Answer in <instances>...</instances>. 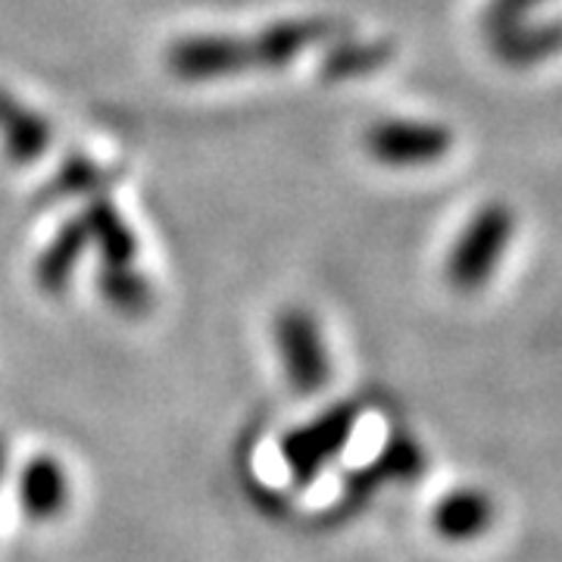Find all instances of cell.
Instances as JSON below:
<instances>
[{
  "instance_id": "obj_1",
  "label": "cell",
  "mask_w": 562,
  "mask_h": 562,
  "mask_svg": "<svg viewBox=\"0 0 562 562\" xmlns=\"http://www.w3.org/2000/svg\"><path fill=\"white\" fill-rule=\"evenodd\" d=\"M344 25L328 16H303L266 25L254 35H188L166 50V69L181 81L232 79L244 72L284 69L301 54L341 38Z\"/></svg>"
},
{
  "instance_id": "obj_2",
  "label": "cell",
  "mask_w": 562,
  "mask_h": 562,
  "mask_svg": "<svg viewBox=\"0 0 562 562\" xmlns=\"http://www.w3.org/2000/svg\"><path fill=\"white\" fill-rule=\"evenodd\" d=\"M516 238V210L506 201L482 203L460 228L443 260V281L457 294H479L497 276Z\"/></svg>"
},
{
  "instance_id": "obj_3",
  "label": "cell",
  "mask_w": 562,
  "mask_h": 562,
  "mask_svg": "<svg viewBox=\"0 0 562 562\" xmlns=\"http://www.w3.org/2000/svg\"><path fill=\"white\" fill-rule=\"evenodd\" d=\"M272 341L294 394L316 397L328 387L335 366L319 319L306 306H284L272 322Z\"/></svg>"
},
{
  "instance_id": "obj_4",
  "label": "cell",
  "mask_w": 562,
  "mask_h": 562,
  "mask_svg": "<svg viewBox=\"0 0 562 562\" xmlns=\"http://www.w3.org/2000/svg\"><path fill=\"white\" fill-rule=\"evenodd\" d=\"M357 419H360L357 403H335L316 419L291 428L279 443V453L291 482L297 487L316 482L322 472L331 465V460L341 457V450L350 441L353 428H357Z\"/></svg>"
},
{
  "instance_id": "obj_5",
  "label": "cell",
  "mask_w": 562,
  "mask_h": 562,
  "mask_svg": "<svg viewBox=\"0 0 562 562\" xmlns=\"http://www.w3.org/2000/svg\"><path fill=\"white\" fill-rule=\"evenodd\" d=\"M362 147L384 169H425L453 150V132L431 120H382L366 128Z\"/></svg>"
},
{
  "instance_id": "obj_6",
  "label": "cell",
  "mask_w": 562,
  "mask_h": 562,
  "mask_svg": "<svg viewBox=\"0 0 562 562\" xmlns=\"http://www.w3.org/2000/svg\"><path fill=\"white\" fill-rule=\"evenodd\" d=\"M497 525H501V501L487 484H453L431 506V531L453 547L482 543Z\"/></svg>"
},
{
  "instance_id": "obj_7",
  "label": "cell",
  "mask_w": 562,
  "mask_h": 562,
  "mask_svg": "<svg viewBox=\"0 0 562 562\" xmlns=\"http://www.w3.org/2000/svg\"><path fill=\"white\" fill-rule=\"evenodd\" d=\"M487 47L494 60L509 69H535L562 54V22H516L487 32Z\"/></svg>"
},
{
  "instance_id": "obj_8",
  "label": "cell",
  "mask_w": 562,
  "mask_h": 562,
  "mask_svg": "<svg viewBox=\"0 0 562 562\" xmlns=\"http://www.w3.org/2000/svg\"><path fill=\"white\" fill-rule=\"evenodd\" d=\"M50 140H54L50 122L29 103H22L10 88L0 85V144L7 160L16 166H32L47 154Z\"/></svg>"
},
{
  "instance_id": "obj_9",
  "label": "cell",
  "mask_w": 562,
  "mask_h": 562,
  "mask_svg": "<svg viewBox=\"0 0 562 562\" xmlns=\"http://www.w3.org/2000/svg\"><path fill=\"white\" fill-rule=\"evenodd\" d=\"M22 516L32 522H50L69 506V475L57 457H32L20 472Z\"/></svg>"
},
{
  "instance_id": "obj_10",
  "label": "cell",
  "mask_w": 562,
  "mask_h": 562,
  "mask_svg": "<svg viewBox=\"0 0 562 562\" xmlns=\"http://www.w3.org/2000/svg\"><path fill=\"white\" fill-rule=\"evenodd\" d=\"M88 247H91V238H88L85 220L72 216V220L63 222L60 228H57V235L41 250L38 262H35V281H38V288L47 297L66 294V288H69V281L76 276V269H79Z\"/></svg>"
},
{
  "instance_id": "obj_11",
  "label": "cell",
  "mask_w": 562,
  "mask_h": 562,
  "mask_svg": "<svg viewBox=\"0 0 562 562\" xmlns=\"http://www.w3.org/2000/svg\"><path fill=\"white\" fill-rule=\"evenodd\" d=\"M81 220L88 225L91 244L101 250V266H132L135 262V254H138L135 232L128 228V222L122 220V213L103 191L88 198Z\"/></svg>"
},
{
  "instance_id": "obj_12",
  "label": "cell",
  "mask_w": 562,
  "mask_h": 562,
  "mask_svg": "<svg viewBox=\"0 0 562 562\" xmlns=\"http://www.w3.org/2000/svg\"><path fill=\"white\" fill-rule=\"evenodd\" d=\"M394 47L387 41H357V38H335L331 50L322 60V76L328 81L360 79L375 69H382L391 60Z\"/></svg>"
},
{
  "instance_id": "obj_13",
  "label": "cell",
  "mask_w": 562,
  "mask_h": 562,
  "mask_svg": "<svg viewBox=\"0 0 562 562\" xmlns=\"http://www.w3.org/2000/svg\"><path fill=\"white\" fill-rule=\"evenodd\" d=\"M98 291L116 313L140 319L154 310V284L132 266H101Z\"/></svg>"
},
{
  "instance_id": "obj_14",
  "label": "cell",
  "mask_w": 562,
  "mask_h": 562,
  "mask_svg": "<svg viewBox=\"0 0 562 562\" xmlns=\"http://www.w3.org/2000/svg\"><path fill=\"white\" fill-rule=\"evenodd\" d=\"M110 176L103 172L101 166L88 157H69L63 162L57 179L50 184V198H91V194H101L106 188Z\"/></svg>"
},
{
  "instance_id": "obj_15",
  "label": "cell",
  "mask_w": 562,
  "mask_h": 562,
  "mask_svg": "<svg viewBox=\"0 0 562 562\" xmlns=\"http://www.w3.org/2000/svg\"><path fill=\"white\" fill-rule=\"evenodd\" d=\"M541 3L543 0H487L482 20L484 35L487 32H497V29H506V25H516V22L531 20V13Z\"/></svg>"
},
{
  "instance_id": "obj_16",
  "label": "cell",
  "mask_w": 562,
  "mask_h": 562,
  "mask_svg": "<svg viewBox=\"0 0 562 562\" xmlns=\"http://www.w3.org/2000/svg\"><path fill=\"white\" fill-rule=\"evenodd\" d=\"M7 462H10V447H7V438L0 435V482L7 475Z\"/></svg>"
}]
</instances>
